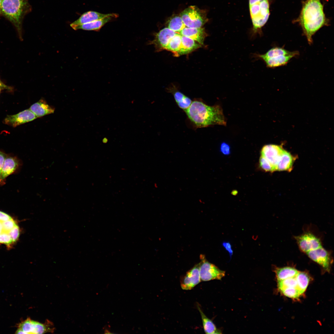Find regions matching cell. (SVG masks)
<instances>
[{
    "label": "cell",
    "instance_id": "f35d334b",
    "mask_svg": "<svg viewBox=\"0 0 334 334\" xmlns=\"http://www.w3.org/2000/svg\"><path fill=\"white\" fill-rule=\"evenodd\" d=\"M2 0H0V15H2Z\"/></svg>",
    "mask_w": 334,
    "mask_h": 334
},
{
    "label": "cell",
    "instance_id": "ffe728a7",
    "mask_svg": "<svg viewBox=\"0 0 334 334\" xmlns=\"http://www.w3.org/2000/svg\"><path fill=\"white\" fill-rule=\"evenodd\" d=\"M197 307L201 316L203 327L205 333L208 334H221V331L217 329L213 321L206 316L198 304H197Z\"/></svg>",
    "mask_w": 334,
    "mask_h": 334
},
{
    "label": "cell",
    "instance_id": "4316f807",
    "mask_svg": "<svg viewBox=\"0 0 334 334\" xmlns=\"http://www.w3.org/2000/svg\"><path fill=\"white\" fill-rule=\"evenodd\" d=\"M295 276L278 281V287L279 290L280 291L290 287H297Z\"/></svg>",
    "mask_w": 334,
    "mask_h": 334
},
{
    "label": "cell",
    "instance_id": "d4e9b609",
    "mask_svg": "<svg viewBox=\"0 0 334 334\" xmlns=\"http://www.w3.org/2000/svg\"><path fill=\"white\" fill-rule=\"evenodd\" d=\"M173 96L178 106L184 111L190 106L192 102L190 98L179 91L174 92Z\"/></svg>",
    "mask_w": 334,
    "mask_h": 334
},
{
    "label": "cell",
    "instance_id": "d6a6232c",
    "mask_svg": "<svg viewBox=\"0 0 334 334\" xmlns=\"http://www.w3.org/2000/svg\"><path fill=\"white\" fill-rule=\"evenodd\" d=\"M220 150L222 153L225 155H228L230 153V147L228 144L225 143H223L221 144Z\"/></svg>",
    "mask_w": 334,
    "mask_h": 334
},
{
    "label": "cell",
    "instance_id": "6da1fadb",
    "mask_svg": "<svg viewBox=\"0 0 334 334\" xmlns=\"http://www.w3.org/2000/svg\"><path fill=\"white\" fill-rule=\"evenodd\" d=\"M189 120L198 128L218 125L225 126L226 119L219 105L209 106L203 101L195 100L184 111Z\"/></svg>",
    "mask_w": 334,
    "mask_h": 334
},
{
    "label": "cell",
    "instance_id": "8d00e7d4",
    "mask_svg": "<svg viewBox=\"0 0 334 334\" xmlns=\"http://www.w3.org/2000/svg\"><path fill=\"white\" fill-rule=\"evenodd\" d=\"M0 89H10V87L3 84L0 80Z\"/></svg>",
    "mask_w": 334,
    "mask_h": 334
},
{
    "label": "cell",
    "instance_id": "5bb4252c",
    "mask_svg": "<svg viewBox=\"0 0 334 334\" xmlns=\"http://www.w3.org/2000/svg\"><path fill=\"white\" fill-rule=\"evenodd\" d=\"M176 33L168 28H165L156 34L155 39L152 42L156 46L164 49Z\"/></svg>",
    "mask_w": 334,
    "mask_h": 334
},
{
    "label": "cell",
    "instance_id": "ba28073f",
    "mask_svg": "<svg viewBox=\"0 0 334 334\" xmlns=\"http://www.w3.org/2000/svg\"><path fill=\"white\" fill-rule=\"evenodd\" d=\"M199 264V273L201 280L208 281L221 280L225 275V271L219 269L214 264L208 262L202 257Z\"/></svg>",
    "mask_w": 334,
    "mask_h": 334
},
{
    "label": "cell",
    "instance_id": "52a82bcc",
    "mask_svg": "<svg viewBox=\"0 0 334 334\" xmlns=\"http://www.w3.org/2000/svg\"><path fill=\"white\" fill-rule=\"evenodd\" d=\"M18 328L21 329L25 334H43L48 332H52L54 330L51 322L46 321L45 323L27 318L24 321L20 323Z\"/></svg>",
    "mask_w": 334,
    "mask_h": 334
},
{
    "label": "cell",
    "instance_id": "9a60e30c",
    "mask_svg": "<svg viewBox=\"0 0 334 334\" xmlns=\"http://www.w3.org/2000/svg\"><path fill=\"white\" fill-rule=\"evenodd\" d=\"M182 36L188 37L203 45L207 34L204 28H191L185 27L179 32Z\"/></svg>",
    "mask_w": 334,
    "mask_h": 334
},
{
    "label": "cell",
    "instance_id": "ab89813d",
    "mask_svg": "<svg viewBox=\"0 0 334 334\" xmlns=\"http://www.w3.org/2000/svg\"><path fill=\"white\" fill-rule=\"evenodd\" d=\"M105 333L106 334L112 333V332H110L108 330H107L106 329L105 330Z\"/></svg>",
    "mask_w": 334,
    "mask_h": 334
},
{
    "label": "cell",
    "instance_id": "1f68e13d",
    "mask_svg": "<svg viewBox=\"0 0 334 334\" xmlns=\"http://www.w3.org/2000/svg\"><path fill=\"white\" fill-rule=\"evenodd\" d=\"M9 234L10 236L13 243L15 242L18 239L20 235V229L18 225L10 231Z\"/></svg>",
    "mask_w": 334,
    "mask_h": 334
},
{
    "label": "cell",
    "instance_id": "836d02e7",
    "mask_svg": "<svg viewBox=\"0 0 334 334\" xmlns=\"http://www.w3.org/2000/svg\"><path fill=\"white\" fill-rule=\"evenodd\" d=\"M7 157L6 154L0 151V182L1 181V174L2 167L5 160Z\"/></svg>",
    "mask_w": 334,
    "mask_h": 334
},
{
    "label": "cell",
    "instance_id": "8fae6325",
    "mask_svg": "<svg viewBox=\"0 0 334 334\" xmlns=\"http://www.w3.org/2000/svg\"><path fill=\"white\" fill-rule=\"evenodd\" d=\"M37 118L29 109H27L14 115H7L5 118V123L13 127L32 121Z\"/></svg>",
    "mask_w": 334,
    "mask_h": 334
},
{
    "label": "cell",
    "instance_id": "f546056e",
    "mask_svg": "<svg viewBox=\"0 0 334 334\" xmlns=\"http://www.w3.org/2000/svg\"><path fill=\"white\" fill-rule=\"evenodd\" d=\"M1 221L3 226V233H6L8 234L10 231L17 225L13 218L7 221Z\"/></svg>",
    "mask_w": 334,
    "mask_h": 334
},
{
    "label": "cell",
    "instance_id": "4dcf8cb0",
    "mask_svg": "<svg viewBox=\"0 0 334 334\" xmlns=\"http://www.w3.org/2000/svg\"><path fill=\"white\" fill-rule=\"evenodd\" d=\"M13 243L10 236L8 233H2L0 234V243L4 244L8 247H10Z\"/></svg>",
    "mask_w": 334,
    "mask_h": 334
},
{
    "label": "cell",
    "instance_id": "f1b7e54d",
    "mask_svg": "<svg viewBox=\"0 0 334 334\" xmlns=\"http://www.w3.org/2000/svg\"><path fill=\"white\" fill-rule=\"evenodd\" d=\"M259 163L260 168L265 172H272L276 171L270 162L262 156L259 158Z\"/></svg>",
    "mask_w": 334,
    "mask_h": 334
},
{
    "label": "cell",
    "instance_id": "ac0fdd59",
    "mask_svg": "<svg viewBox=\"0 0 334 334\" xmlns=\"http://www.w3.org/2000/svg\"><path fill=\"white\" fill-rule=\"evenodd\" d=\"M18 165L19 162L16 158L12 156H7L5 160L2 171L1 182L13 173L17 169Z\"/></svg>",
    "mask_w": 334,
    "mask_h": 334
},
{
    "label": "cell",
    "instance_id": "9c48e42d",
    "mask_svg": "<svg viewBox=\"0 0 334 334\" xmlns=\"http://www.w3.org/2000/svg\"><path fill=\"white\" fill-rule=\"evenodd\" d=\"M311 260L329 271L332 261L331 255L323 245L310 250L305 254Z\"/></svg>",
    "mask_w": 334,
    "mask_h": 334
},
{
    "label": "cell",
    "instance_id": "7402d4cb",
    "mask_svg": "<svg viewBox=\"0 0 334 334\" xmlns=\"http://www.w3.org/2000/svg\"><path fill=\"white\" fill-rule=\"evenodd\" d=\"M181 41V47L178 55L188 54L200 47L201 45L195 41L184 36H182Z\"/></svg>",
    "mask_w": 334,
    "mask_h": 334
},
{
    "label": "cell",
    "instance_id": "8992f818",
    "mask_svg": "<svg viewBox=\"0 0 334 334\" xmlns=\"http://www.w3.org/2000/svg\"><path fill=\"white\" fill-rule=\"evenodd\" d=\"M180 17L185 26L189 28H202L208 21L205 12L194 6L183 11Z\"/></svg>",
    "mask_w": 334,
    "mask_h": 334
},
{
    "label": "cell",
    "instance_id": "7c38bea8",
    "mask_svg": "<svg viewBox=\"0 0 334 334\" xmlns=\"http://www.w3.org/2000/svg\"><path fill=\"white\" fill-rule=\"evenodd\" d=\"M201 281L199 263L187 272L181 280V286L183 290H191Z\"/></svg>",
    "mask_w": 334,
    "mask_h": 334
},
{
    "label": "cell",
    "instance_id": "e575fe53",
    "mask_svg": "<svg viewBox=\"0 0 334 334\" xmlns=\"http://www.w3.org/2000/svg\"><path fill=\"white\" fill-rule=\"evenodd\" d=\"M223 246L225 248L229 253L230 257L231 258L233 254V250L231 248V246L229 242H224L222 243Z\"/></svg>",
    "mask_w": 334,
    "mask_h": 334
},
{
    "label": "cell",
    "instance_id": "30bf717a",
    "mask_svg": "<svg viewBox=\"0 0 334 334\" xmlns=\"http://www.w3.org/2000/svg\"><path fill=\"white\" fill-rule=\"evenodd\" d=\"M285 150L279 145L268 144L264 146L261 151V156L267 159L276 170L280 157Z\"/></svg>",
    "mask_w": 334,
    "mask_h": 334
},
{
    "label": "cell",
    "instance_id": "74e56055",
    "mask_svg": "<svg viewBox=\"0 0 334 334\" xmlns=\"http://www.w3.org/2000/svg\"><path fill=\"white\" fill-rule=\"evenodd\" d=\"M3 233V226L2 222L0 221V234Z\"/></svg>",
    "mask_w": 334,
    "mask_h": 334
},
{
    "label": "cell",
    "instance_id": "7a4b0ae2",
    "mask_svg": "<svg viewBox=\"0 0 334 334\" xmlns=\"http://www.w3.org/2000/svg\"><path fill=\"white\" fill-rule=\"evenodd\" d=\"M299 22L308 42L311 45L314 34L327 24L321 0H307L304 2Z\"/></svg>",
    "mask_w": 334,
    "mask_h": 334
},
{
    "label": "cell",
    "instance_id": "4fadbf2b",
    "mask_svg": "<svg viewBox=\"0 0 334 334\" xmlns=\"http://www.w3.org/2000/svg\"><path fill=\"white\" fill-rule=\"evenodd\" d=\"M109 16L116 18L118 17V15L116 13L103 14L94 11H89L83 13L78 19L71 23L70 25L73 28L76 26Z\"/></svg>",
    "mask_w": 334,
    "mask_h": 334
},
{
    "label": "cell",
    "instance_id": "2e32d148",
    "mask_svg": "<svg viewBox=\"0 0 334 334\" xmlns=\"http://www.w3.org/2000/svg\"><path fill=\"white\" fill-rule=\"evenodd\" d=\"M29 109L37 118L53 113L55 111L54 108L49 105L42 98L32 105Z\"/></svg>",
    "mask_w": 334,
    "mask_h": 334
},
{
    "label": "cell",
    "instance_id": "5b68a950",
    "mask_svg": "<svg viewBox=\"0 0 334 334\" xmlns=\"http://www.w3.org/2000/svg\"><path fill=\"white\" fill-rule=\"evenodd\" d=\"M299 55L297 51H290L283 47H273L264 54H255V57L262 60L267 66L274 68L287 64L293 58Z\"/></svg>",
    "mask_w": 334,
    "mask_h": 334
},
{
    "label": "cell",
    "instance_id": "277c9868",
    "mask_svg": "<svg viewBox=\"0 0 334 334\" xmlns=\"http://www.w3.org/2000/svg\"><path fill=\"white\" fill-rule=\"evenodd\" d=\"M249 7L252 24V36L260 35L270 15L269 0H249Z\"/></svg>",
    "mask_w": 334,
    "mask_h": 334
},
{
    "label": "cell",
    "instance_id": "60d3db41",
    "mask_svg": "<svg viewBox=\"0 0 334 334\" xmlns=\"http://www.w3.org/2000/svg\"><path fill=\"white\" fill-rule=\"evenodd\" d=\"M1 90V89H0V93Z\"/></svg>",
    "mask_w": 334,
    "mask_h": 334
},
{
    "label": "cell",
    "instance_id": "44dd1931",
    "mask_svg": "<svg viewBox=\"0 0 334 334\" xmlns=\"http://www.w3.org/2000/svg\"><path fill=\"white\" fill-rule=\"evenodd\" d=\"M274 270L278 281L295 277L299 272L294 267L290 266L275 267Z\"/></svg>",
    "mask_w": 334,
    "mask_h": 334
},
{
    "label": "cell",
    "instance_id": "e0dca14e",
    "mask_svg": "<svg viewBox=\"0 0 334 334\" xmlns=\"http://www.w3.org/2000/svg\"><path fill=\"white\" fill-rule=\"evenodd\" d=\"M113 18L107 17L89 23L79 25L73 28L75 30L82 29L87 31H99L107 23L111 21Z\"/></svg>",
    "mask_w": 334,
    "mask_h": 334
},
{
    "label": "cell",
    "instance_id": "83f0119b",
    "mask_svg": "<svg viewBox=\"0 0 334 334\" xmlns=\"http://www.w3.org/2000/svg\"><path fill=\"white\" fill-rule=\"evenodd\" d=\"M286 297L293 299H297L302 295L297 287H290L280 291Z\"/></svg>",
    "mask_w": 334,
    "mask_h": 334
},
{
    "label": "cell",
    "instance_id": "d590c367",
    "mask_svg": "<svg viewBox=\"0 0 334 334\" xmlns=\"http://www.w3.org/2000/svg\"><path fill=\"white\" fill-rule=\"evenodd\" d=\"M12 218L7 213L0 211V221H5L11 219Z\"/></svg>",
    "mask_w": 334,
    "mask_h": 334
},
{
    "label": "cell",
    "instance_id": "d6986e66",
    "mask_svg": "<svg viewBox=\"0 0 334 334\" xmlns=\"http://www.w3.org/2000/svg\"><path fill=\"white\" fill-rule=\"evenodd\" d=\"M295 159L289 152L285 150L277 165V171H291Z\"/></svg>",
    "mask_w": 334,
    "mask_h": 334
},
{
    "label": "cell",
    "instance_id": "484cf974",
    "mask_svg": "<svg viewBox=\"0 0 334 334\" xmlns=\"http://www.w3.org/2000/svg\"><path fill=\"white\" fill-rule=\"evenodd\" d=\"M185 27L180 16L172 18L168 22V28L177 32L179 33Z\"/></svg>",
    "mask_w": 334,
    "mask_h": 334
},
{
    "label": "cell",
    "instance_id": "cb8c5ba5",
    "mask_svg": "<svg viewBox=\"0 0 334 334\" xmlns=\"http://www.w3.org/2000/svg\"><path fill=\"white\" fill-rule=\"evenodd\" d=\"M181 37L182 36L179 33L177 32L164 49L171 51L176 55H178L181 47Z\"/></svg>",
    "mask_w": 334,
    "mask_h": 334
},
{
    "label": "cell",
    "instance_id": "603a6c76",
    "mask_svg": "<svg viewBox=\"0 0 334 334\" xmlns=\"http://www.w3.org/2000/svg\"><path fill=\"white\" fill-rule=\"evenodd\" d=\"M295 278L297 287L302 294L306 290L309 283V276L306 272L299 271Z\"/></svg>",
    "mask_w": 334,
    "mask_h": 334
},
{
    "label": "cell",
    "instance_id": "3957f363",
    "mask_svg": "<svg viewBox=\"0 0 334 334\" xmlns=\"http://www.w3.org/2000/svg\"><path fill=\"white\" fill-rule=\"evenodd\" d=\"M32 7L28 0H2V15L15 27L20 34L23 21Z\"/></svg>",
    "mask_w": 334,
    "mask_h": 334
}]
</instances>
